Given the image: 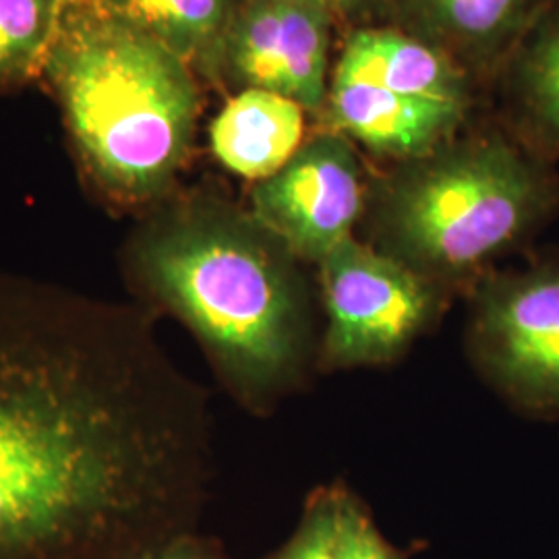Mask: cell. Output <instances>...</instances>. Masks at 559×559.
<instances>
[{
  "label": "cell",
  "instance_id": "9c48e42d",
  "mask_svg": "<svg viewBox=\"0 0 559 559\" xmlns=\"http://www.w3.org/2000/svg\"><path fill=\"white\" fill-rule=\"evenodd\" d=\"M334 29V21L302 0H240L222 44L216 83L233 92H274L320 117Z\"/></svg>",
  "mask_w": 559,
  "mask_h": 559
},
{
  "label": "cell",
  "instance_id": "3957f363",
  "mask_svg": "<svg viewBox=\"0 0 559 559\" xmlns=\"http://www.w3.org/2000/svg\"><path fill=\"white\" fill-rule=\"evenodd\" d=\"M44 73L100 203L140 218L179 191L201 112L185 60L90 0L64 7Z\"/></svg>",
  "mask_w": 559,
  "mask_h": 559
},
{
  "label": "cell",
  "instance_id": "ac0fdd59",
  "mask_svg": "<svg viewBox=\"0 0 559 559\" xmlns=\"http://www.w3.org/2000/svg\"><path fill=\"white\" fill-rule=\"evenodd\" d=\"M323 11L334 25H350V29L371 25L380 20V0H302Z\"/></svg>",
  "mask_w": 559,
  "mask_h": 559
},
{
  "label": "cell",
  "instance_id": "8992f818",
  "mask_svg": "<svg viewBox=\"0 0 559 559\" xmlns=\"http://www.w3.org/2000/svg\"><path fill=\"white\" fill-rule=\"evenodd\" d=\"M468 344L501 399L533 419L559 420V249L483 274Z\"/></svg>",
  "mask_w": 559,
  "mask_h": 559
},
{
  "label": "cell",
  "instance_id": "277c9868",
  "mask_svg": "<svg viewBox=\"0 0 559 559\" xmlns=\"http://www.w3.org/2000/svg\"><path fill=\"white\" fill-rule=\"evenodd\" d=\"M559 173L506 124L396 162L367 187L371 247L445 286L526 247L558 218Z\"/></svg>",
  "mask_w": 559,
  "mask_h": 559
},
{
  "label": "cell",
  "instance_id": "ba28073f",
  "mask_svg": "<svg viewBox=\"0 0 559 559\" xmlns=\"http://www.w3.org/2000/svg\"><path fill=\"white\" fill-rule=\"evenodd\" d=\"M302 263H320L355 237L367 182L357 145L321 129L270 179L251 187L249 205Z\"/></svg>",
  "mask_w": 559,
  "mask_h": 559
},
{
  "label": "cell",
  "instance_id": "2e32d148",
  "mask_svg": "<svg viewBox=\"0 0 559 559\" xmlns=\"http://www.w3.org/2000/svg\"><path fill=\"white\" fill-rule=\"evenodd\" d=\"M336 559H402L380 533L365 506L340 489Z\"/></svg>",
  "mask_w": 559,
  "mask_h": 559
},
{
  "label": "cell",
  "instance_id": "9a60e30c",
  "mask_svg": "<svg viewBox=\"0 0 559 559\" xmlns=\"http://www.w3.org/2000/svg\"><path fill=\"white\" fill-rule=\"evenodd\" d=\"M340 487L318 489L305 503L299 526L270 559H336Z\"/></svg>",
  "mask_w": 559,
  "mask_h": 559
},
{
  "label": "cell",
  "instance_id": "52a82bcc",
  "mask_svg": "<svg viewBox=\"0 0 559 559\" xmlns=\"http://www.w3.org/2000/svg\"><path fill=\"white\" fill-rule=\"evenodd\" d=\"M318 267L325 367L390 362L440 316L443 288L369 242L350 237Z\"/></svg>",
  "mask_w": 559,
  "mask_h": 559
},
{
  "label": "cell",
  "instance_id": "e0dca14e",
  "mask_svg": "<svg viewBox=\"0 0 559 559\" xmlns=\"http://www.w3.org/2000/svg\"><path fill=\"white\" fill-rule=\"evenodd\" d=\"M127 559H226L222 556L221 549L210 543L201 539L193 533H185L179 537L164 540L160 545L141 551L138 556H131Z\"/></svg>",
  "mask_w": 559,
  "mask_h": 559
},
{
  "label": "cell",
  "instance_id": "6da1fadb",
  "mask_svg": "<svg viewBox=\"0 0 559 559\" xmlns=\"http://www.w3.org/2000/svg\"><path fill=\"white\" fill-rule=\"evenodd\" d=\"M205 396L133 300L0 272V559H127L193 533Z\"/></svg>",
  "mask_w": 559,
  "mask_h": 559
},
{
  "label": "cell",
  "instance_id": "5bb4252c",
  "mask_svg": "<svg viewBox=\"0 0 559 559\" xmlns=\"http://www.w3.org/2000/svg\"><path fill=\"white\" fill-rule=\"evenodd\" d=\"M67 0H0V87L44 73Z\"/></svg>",
  "mask_w": 559,
  "mask_h": 559
},
{
  "label": "cell",
  "instance_id": "7c38bea8",
  "mask_svg": "<svg viewBox=\"0 0 559 559\" xmlns=\"http://www.w3.org/2000/svg\"><path fill=\"white\" fill-rule=\"evenodd\" d=\"M307 117L299 102L265 90H240L210 124V152L224 170L255 185L299 152Z\"/></svg>",
  "mask_w": 559,
  "mask_h": 559
},
{
  "label": "cell",
  "instance_id": "d6986e66",
  "mask_svg": "<svg viewBox=\"0 0 559 559\" xmlns=\"http://www.w3.org/2000/svg\"><path fill=\"white\" fill-rule=\"evenodd\" d=\"M78 2H90V0H67V4H78Z\"/></svg>",
  "mask_w": 559,
  "mask_h": 559
},
{
  "label": "cell",
  "instance_id": "7a4b0ae2",
  "mask_svg": "<svg viewBox=\"0 0 559 559\" xmlns=\"http://www.w3.org/2000/svg\"><path fill=\"white\" fill-rule=\"evenodd\" d=\"M119 261L129 300L179 321L247 411L297 385L313 344L302 261L247 205L179 189L138 218Z\"/></svg>",
  "mask_w": 559,
  "mask_h": 559
},
{
  "label": "cell",
  "instance_id": "5b68a950",
  "mask_svg": "<svg viewBox=\"0 0 559 559\" xmlns=\"http://www.w3.org/2000/svg\"><path fill=\"white\" fill-rule=\"evenodd\" d=\"M473 81L456 60L394 25L357 27L332 67L321 129L385 160H413L459 135Z\"/></svg>",
  "mask_w": 559,
  "mask_h": 559
},
{
  "label": "cell",
  "instance_id": "4fadbf2b",
  "mask_svg": "<svg viewBox=\"0 0 559 559\" xmlns=\"http://www.w3.org/2000/svg\"><path fill=\"white\" fill-rule=\"evenodd\" d=\"M185 60L198 78L216 81L222 44L240 0H98Z\"/></svg>",
  "mask_w": 559,
  "mask_h": 559
},
{
  "label": "cell",
  "instance_id": "8fae6325",
  "mask_svg": "<svg viewBox=\"0 0 559 559\" xmlns=\"http://www.w3.org/2000/svg\"><path fill=\"white\" fill-rule=\"evenodd\" d=\"M503 124L543 160L559 162V0H549L500 71Z\"/></svg>",
  "mask_w": 559,
  "mask_h": 559
},
{
  "label": "cell",
  "instance_id": "30bf717a",
  "mask_svg": "<svg viewBox=\"0 0 559 559\" xmlns=\"http://www.w3.org/2000/svg\"><path fill=\"white\" fill-rule=\"evenodd\" d=\"M549 0H380V20L493 80Z\"/></svg>",
  "mask_w": 559,
  "mask_h": 559
}]
</instances>
